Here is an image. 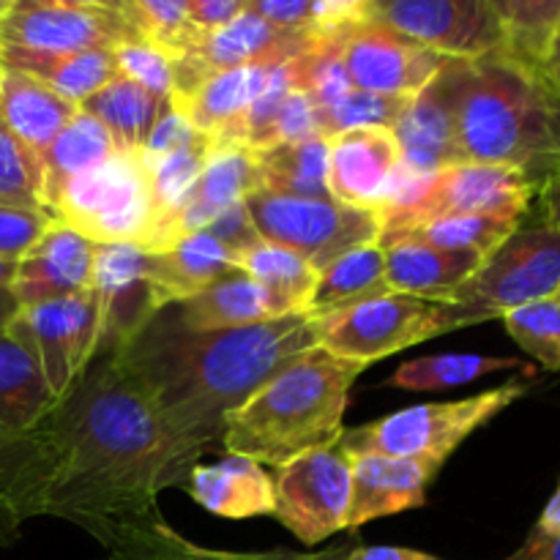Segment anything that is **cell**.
<instances>
[{
  "label": "cell",
  "mask_w": 560,
  "mask_h": 560,
  "mask_svg": "<svg viewBox=\"0 0 560 560\" xmlns=\"http://www.w3.org/2000/svg\"><path fill=\"white\" fill-rule=\"evenodd\" d=\"M33 438L38 517L69 520L107 550L124 530L159 517V492L175 485L167 432L113 355L88 364Z\"/></svg>",
  "instance_id": "1"
},
{
  "label": "cell",
  "mask_w": 560,
  "mask_h": 560,
  "mask_svg": "<svg viewBox=\"0 0 560 560\" xmlns=\"http://www.w3.org/2000/svg\"><path fill=\"white\" fill-rule=\"evenodd\" d=\"M317 348L310 312L228 331H191L175 310L159 312L113 359L151 399L173 452V481L222 446L224 421L282 366Z\"/></svg>",
  "instance_id": "2"
},
{
  "label": "cell",
  "mask_w": 560,
  "mask_h": 560,
  "mask_svg": "<svg viewBox=\"0 0 560 560\" xmlns=\"http://www.w3.org/2000/svg\"><path fill=\"white\" fill-rule=\"evenodd\" d=\"M463 162L520 170L539 200L560 195V91L506 49L441 69Z\"/></svg>",
  "instance_id": "3"
},
{
  "label": "cell",
  "mask_w": 560,
  "mask_h": 560,
  "mask_svg": "<svg viewBox=\"0 0 560 560\" xmlns=\"http://www.w3.org/2000/svg\"><path fill=\"white\" fill-rule=\"evenodd\" d=\"M364 370L366 364L339 359L320 345L306 350L228 416L222 448L282 468L301 454L334 446L342 441L350 388Z\"/></svg>",
  "instance_id": "4"
},
{
  "label": "cell",
  "mask_w": 560,
  "mask_h": 560,
  "mask_svg": "<svg viewBox=\"0 0 560 560\" xmlns=\"http://www.w3.org/2000/svg\"><path fill=\"white\" fill-rule=\"evenodd\" d=\"M536 200V186L520 170L501 164L459 162L432 175L399 167L381 211V241L443 217H487L520 224Z\"/></svg>",
  "instance_id": "5"
},
{
  "label": "cell",
  "mask_w": 560,
  "mask_h": 560,
  "mask_svg": "<svg viewBox=\"0 0 560 560\" xmlns=\"http://www.w3.org/2000/svg\"><path fill=\"white\" fill-rule=\"evenodd\" d=\"M487 323L485 315L448 301L416 299L405 293L372 295L348 310L317 317V345L339 359L375 364L427 339L443 337L457 328Z\"/></svg>",
  "instance_id": "6"
},
{
  "label": "cell",
  "mask_w": 560,
  "mask_h": 560,
  "mask_svg": "<svg viewBox=\"0 0 560 560\" xmlns=\"http://www.w3.org/2000/svg\"><path fill=\"white\" fill-rule=\"evenodd\" d=\"M525 383L512 381L506 386L454 399V402H427L383 416L372 424L345 430L339 446L348 454L375 452L386 457L424 459L441 468L448 454L457 452L465 438L495 419L498 413L525 397Z\"/></svg>",
  "instance_id": "7"
},
{
  "label": "cell",
  "mask_w": 560,
  "mask_h": 560,
  "mask_svg": "<svg viewBox=\"0 0 560 560\" xmlns=\"http://www.w3.org/2000/svg\"><path fill=\"white\" fill-rule=\"evenodd\" d=\"M60 224L93 244H129L148 252L153 235V206L140 156L115 153L60 189L49 202Z\"/></svg>",
  "instance_id": "8"
},
{
  "label": "cell",
  "mask_w": 560,
  "mask_h": 560,
  "mask_svg": "<svg viewBox=\"0 0 560 560\" xmlns=\"http://www.w3.org/2000/svg\"><path fill=\"white\" fill-rule=\"evenodd\" d=\"M244 206L262 241L295 252L317 271L331 266L345 252L377 244L383 235L381 213L345 206L334 197L317 200L252 191Z\"/></svg>",
  "instance_id": "9"
},
{
  "label": "cell",
  "mask_w": 560,
  "mask_h": 560,
  "mask_svg": "<svg viewBox=\"0 0 560 560\" xmlns=\"http://www.w3.org/2000/svg\"><path fill=\"white\" fill-rule=\"evenodd\" d=\"M560 284V224L558 217L517 228L479 271L457 288L448 304L468 306L487 320L509 315L520 306L556 295Z\"/></svg>",
  "instance_id": "10"
},
{
  "label": "cell",
  "mask_w": 560,
  "mask_h": 560,
  "mask_svg": "<svg viewBox=\"0 0 560 560\" xmlns=\"http://www.w3.org/2000/svg\"><path fill=\"white\" fill-rule=\"evenodd\" d=\"M140 42L115 0H0V47L85 52Z\"/></svg>",
  "instance_id": "11"
},
{
  "label": "cell",
  "mask_w": 560,
  "mask_h": 560,
  "mask_svg": "<svg viewBox=\"0 0 560 560\" xmlns=\"http://www.w3.org/2000/svg\"><path fill=\"white\" fill-rule=\"evenodd\" d=\"M5 331L31 350L47 377L49 392L60 402L96 359L102 342V304L91 288L69 299L22 306Z\"/></svg>",
  "instance_id": "12"
},
{
  "label": "cell",
  "mask_w": 560,
  "mask_h": 560,
  "mask_svg": "<svg viewBox=\"0 0 560 560\" xmlns=\"http://www.w3.org/2000/svg\"><path fill=\"white\" fill-rule=\"evenodd\" d=\"M273 517L306 547L323 545L348 525L350 457L339 443L315 448L273 476Z\"/></svg>",
  "instance_id": "13"
},
{
  "label": "cell",
  "mask_w": 560,
  "mask_h": 560,
  "mask_svg": "<svg viewBox=\"0 0 560 560\" xmlns=\"http://www.w3.org/2000/svg\"><path fill=\"white\" fill-rule=\"evenodd\" d=\"M370 20L446 60H476L503 49V25L492 0H370Z\"/></svg>",
  "instance_id": "14"
},
{
  "label": "cell",
  "mask_w": 560,
  "mask_h": 560,
  "mask_svg": "<svg viewBox=\"0 0 560 560\" xmlns=\"http://www.w3.org/2000/svg\"><path fill=\"white\" fill-rule=\"evenodd\" d=\"M339 58L355 91L397 98H413L446 63V58L375 20L342 33Z\"/></svg>",
  "instance_id": "15"
},
{
  "label": "cell",
  "mask_w": 560,
  "mask_h": 560,
  "mask_svg": "<svg viewBox=\"0 0 560 560\" xmlns=\"http://www.w3.org/2000/svg\"><path fill=\"white\" fill-rule=\"evenodd\" d=\"M317 38L323 36L279 31L271 22L262 20L260 14H255L249 9V0H246L244 14L235 16L222 31L200 36L184 58L173 60V98H186L202 82L211 80L213 74H222V71L260 63V60L299 58Z\"/></svg>",
  "instance_id": "16"
},
{
  "label": "cell",
  "mask_w": 560,
  "mask_h": 560,
  "mask_svg": "<svg viewBox=\"0 0 560 560\" xmlns=\"http://www.w3.org/2000/svg\"><path fill=\"white\" fill-rule=\"evenodd\" d=\"M93 290L102 304V342L96 355L118 353L159 315L148 279V252L140 246L96 244Z\"/></svg>",
  "instance_id": "17"
},
{
  "label": "cell",
  "mask_w": 560,
  "mask_h": 560,
  "mask_svg": "<svg viewBox=\"0 0 560 560\" xmlns=\"http://www.w3.org/2000/svg\"><path fill=\"white\" fill-rule=\"evenodd\" d=\"M402 156L392 129L370 126L328 140V195L345 206L381 213Z\"/></svg>",
  "instance_id": "18"
},
{
  "label": "cell",
  "mask_w": 560,
  "mask_h": 560,
  "mask_svg": "<svg viewBox=\"0 0 560 560\" xmlns=\"http://www.w3.org/2000/svg\"><path fill=\"white\" fill-rule=\"evenodd\" d=\"M93 257H96L93 241L55 222L33 244V249L16 260L11 293L16 295L20 306H36L91 290Z\"/></svg>",
  "instance_id": "19"
},
{
  "label": "cell",
  "mask_w": 560,
  "mask_h": 560,
  "mask_svg": "<svg viewBox=\"0 0 560 560\" xmlns=\"http://www.w3.org/2000/svg\"><path fill=\"white\" fill-rule=\"evenodd\" d=\"M350 457V506L345 530H359L372 520L424 506L427 487L435 479L438 465L424 459L386 457L361 452Z\"/></svg>",
  "instance_id": "20"
},
{
  "label": "cell",
  "mask_w": 560,
  "mask_h": 560,
  "mask_svg": "<svg viewBox=\"0 0 560 560\" xmlns=\"http://www.w3.org/2000/svg\"><path fill=\"white\" fill-rule=\"evenodd\" d=\"M252 191H260L255 153L244 145H217L197 184L191 186L189 197L180 206L178 217L170 224L167 246L206 230L228 208L244 202Z\"/></svg>",
  "instance_id": "21"
},
{
  "label": "cell",
  "mask_w": 560,
  "mask_h": 560,
  "mask_svg": "<svg viewBox=\"0 0 560 560\" xmlns=\"http://www.w3.org/2000/svg\"><path fill=\"white\" fill-rule=\"evenodd\" d=\"M392 131L399 145L402 167L410 173L432 175L463 162L457 151V135H454L452 98H448L441 71L430 85L421 88L410 98L402 118Z\"/></svg>",
  "instance_id": "22"
},
{
  "label": "cell",
  "mask_w": 560,
  "mask_h": 560,
  "mask_svg": "<svg viewBox=\"0 0 560 560\" xmlns=\"http://www.w3.org/2000/svg\"><path fill=\"white\" fill-rule=\"evenodd\" d=\"M277 63L282 60H260V63L213 74L195 93L186 98H170V104L217 145H233L241 120L262 93L268 74Z\"/></svg>",
  "instance_id": "23"
},
{
  "label": "cell",
  "mask_w": 560,
  "mask_h": 560,
  "mask_svg": "<svg viewBox=\"0 0 560 560\" xmlns=\"http://www.w3.org/2000/svg\"><path fill=\"white\" fill-rule=\"evenodd\" d=\"M238 268V257L208 233H191L164 252H148V279L159 312L178 306Z\"/></svg>",
  "instance_id": "24"
},
{
  "label": "cell",
  "mask_w": 560,
  "mask_h": 560,
  "mask_svg": "<svg viewBox=\"0 0 560 560\" xmlns=\"http://www.w3.org/2000/svg\"><path fill=\"white\" fill-rule=\"evenodd\" d=\"M381 246L386 252L388 290L430 301L452 299L487 260L476 252L435 249L413 238H386Z\"/></svg>",
  "instance_id": "25"
},
{
  "label": "cell",
  "mask_w": 560,
  "mask_h": 560,
  "mask_svg": "<svg viewBox=\"0 0 560 560\" xmlns=\"http://www.w3.org/2000/svg\"><path fill=\"white\" fill-rule=\"evenodd\" d=\"M173 310L178 320L191 331H228V328L257 326V323L277 320V317L295 312L288 301L257 284L241 268L224 273L211 288Z\"/></svg>",
  "instance_id": "26"
},
{
  "label": "cell",
  "mask_w": 560,
  "mask_h": 560,
  "mask_svg": "<svg viewBox=\"0 0 560 560\" xmlns=\"http://www.w3.org/2000/svg\"><path fill=\"white\" fill-rule=\"evenodd\" d=\"M186 492L211 514L230 520L273 514V481L260 463L228 454L219 465H195L184 481Z\"/></svg>",
  "instance_id": "27"
},
{
  "label": "cell",
  "mask_w": 560,
  "mask_h": 560,
  "mask_svg": "<svg viewBox=\"0 0 560 560\" xmlns=\"http://www.w3.org/2000/svg\"><path fill=\"white\" fill-rule=\"evenodd\" d=\"M80 107L33 80L31 74L0 66V124L42 156Z\"/></svg>",
  "instance_id": "28"
},
{
  "label": "cell",
  "mask_w": 560,
  "mask_h": 560,
  "mask_svg": "<svg viewBox=\"0 0 560 560\" xmlns=\"http://www.w3.org/2000/svg\"><path fill=\"white\" fill-rule=\"evenodd\" d=\"M0 66L31 74L33 80L52 88L58 96L80 107L85 98L102 91L118 77L113 49H85V52H31V49L0 47Z\"/></svg>",
  "instance_id": "29"
},
{
  "label": "cell",
  "mask_w": 560,
  "mask_h": 560,
  "mask_svg": "<svg viewBox=\"0 0 560 560\" xmlns=\"http://www.w3.org/2000/svg\"><path fill=\"white\" fill-rule=\"evenodd\" d=\"M342 547L320 552H290V550H268V552H233L217 550V547H202L180 536L170 528L164 517L148 520L124 530L104 560H345Z\"/></svg>",
  "instance_id": "30"
},
{
  "label": "cell",
  "mask_w": 560,
  "mask_h": 560,
  "mask_svg": "<svg viewBox=\"0 0 560 560\" xmlns=\"http://www.w3.org/2000/svg\"><path fill=\"white\" fill-rule=\"evenodd\" d=\"M58 405L31 350L9 331L0 334V430L31 432Z\"/></svg>",
  "instance_id": "31"
},
{
  "label": "cell",
  "mask_w": 560,
  "mask_h": 560,
  "mask_svg": "<svg viewBox=\"0 0 560 560\" xmlns=\"http://www.w3.org/2000/svg\"><path fill=\"white\" fill-rule=\"evenodd\" d=\"M162 104L153 93L140 88L126 77H115L109 85L93 93L80 104L82 113L93 115L115 142V151L126 156H140L145 151L151 131L156 126Z\"/></svg>",
  "instance_id": "32"
},
{
  "label": "cell",
  "mask_w": 560,
  "mask_h": 560,
  "mask_svg": "<svg viewBox=\"0 0 560 560\" xmlns=\"http://www.w3.org/2000/svg\"><path fill=\"white\" fill-rule=\"evenodd\" d=\"M381 293H388V279L386 252L377 241V244L345 252L331 266L323 268L320 282H317V290L306 312L315 317H326L331 312L348 310V306Z\"/></svg>",
  "instance_id": "33"
},
{
  "label": "cell",
  "mask_w": 560,
  "mask_h": 560,
  "mask_svg": "<svg viewBox=\"0 0 560 560\" xmlns=\"http://www.w3.org/2000/svg\"><path fill=\"white\" fill-rule=\"evenodd\" d=\"M115 142L109 131L98 124L93 115L77 113L69 124L63 126L52 145L42 153L44 164V195H47V208L55 197L60 195L66 184L85 175L88 170L98 167L107 159L115 156Z\"/></svg>",
  "instance_id": "34"
},
{
  "label": "cell",
  "mask_w": 560,
  "mask_h": 560,
  "mask_svg": "<svg viewBox=\"0 0 560 560\" xmlns=\"http://www.w3.org/2000/svg\"><path fill=\"white\" fill-rule=\"evenodd\" d=\"M260 191L284 197H331L328 195V140L284 142L255 153Z\"/></svg>",
  "instance_id": "35"
},
{
  "label": "cell",
  "mask_w": 560,
  "mask_h": 560,
  "mask_svg": "<svg viewBox=\"0 0 560 560\" xmlns=\"http://www.w3.org/2000/svg\"><path fill=\"white\" fill-rule=\"evenodd\" d=\"M238 268L249 273L257 284L288 301L295 312H304L310 306L317 282H320V271L310 260L284 246L268 244V241L244 252L238 257Z\"/></svg>",
  "instance_id": "36"
},
{
  "label": "cell",
  "mask_w": 560,
  "mask_h": 560,
  "mask_svg": "<svg viewBox=\"0 0 560 560\" xmlns=\"http://www.w3.org/2000/svg\"><path fill=\"white\" fill-rule=\"evenodd\" d=\"M503 25V49L545 69L560 27V0H492Z\"/></svg>",
  "instance_id": "37"
},
{
  "label": "cell",
  "mask_w": 560,
  "mask_h": 560,
  "mask_svg": "<svg viewBox=\"0 0 560 560\" xmlns=\"http://www.w3.org/2000/svg\"><path fill=\"white\" fill-rule=\"evenodd\" d=\"M115 5L135 36L170 60L184 58L200 38L189 22V0H115Z\"/></svg>",
  "instance_id": "38"
},
{
  "label": "cell",
  "mask_w": 560,
  "mask_h": 560,
  "mask_svg": "<svg viewBox=\"0 0 560 560\" xmlns=\"http://www.w3.org/2000/svg\"><path fill=\"white\" fill-rule=\"evenodd\" d=\"M503 370L534 372V366H525L520 359H490V355L476 353L427 355V359H416L399 366L388 377V386L405 388V392H438V388L465 386V383H474L479 377Z\"/></svg>",
  "instance_id": "39"
},
{
  "label": "cell",
  "mask_w": 560,
  "mask_h": 560,
  "mask_svg": "<svg viewBox=\"0 0 560 560\" xmlns=\"http://www.w3.org/2000/svg\"><path fill=\"white\" fill-rule=\"evenodd\" d=\"M517 228V222H501V219L487 217H443L430 224H421L410 233L392 235V238H413L427 246H435V249L476 252L481 257H490Z\"/></svg>",
  "instance_id": "40"
},
{
  "label": "cell",
  "mask_w": 560,
  "mask_h": 560,
  "mask_svg": "<svg viewBox=\"0 0 560 560\" xmlns=\"http://www.w3.org/2000/svg\"><path fill=\"white\" fill-rule=\"evenodd\" d=\"M0 206L49 211L42 156L0 124ZM55 217V213H52Z\"/></svg>",
  "instance_id": "41"
},
{
  "label": "cell",
  "mask_w": 560,
  "mask_h": 560,
  "mask_svg": "<svg viewBox=\"0 0 560 560\" xmlns=\"http://www.w3.org/2000/svg\"><path fill=\"white\" fill-rule=\"evenodd\" d=\"M509 337L539 361L545 370H560V306L552 299L520 306L501 317Z\"/></svg>",
  "instance_id": "42"
},
{
  "label": "cell",
  "mask_w": 560,
  "mask_h": 560,
  "mask_svg": "<svg viewBox=\"0 0 560 560\" xmlns=\"http://www.w3.org/2000/svg\"><path fill=\"white\" fill-rule=\"evenodd\" d=\"M410 104V98H397V96H375V93L364 91H350L348 96L339 104H334L331 109L317 115V124H320V137L323 140H334V137L345 135V131L353 129H370V126H381V129H394L397 120L402 118L405 107Z\"/></svg>",
  "instance_id": "43"
},
{
  "label": "cell",
  "mask_w": 560,
  "mask_h": 560,
  "mask_svg": "<svg viewBox=\"0 0 560 560\" xmlns=\"http://www.w3.org/2000/svg\"><path fill=\"white\" fill-rule=\"evenodd\" d=\"M27 465V432L0 430V545H11L20 536L22 485Z\"/></svg>",
  "instance_id": "44"
},
{
  "label": "cell",
  "mask_w": 560,
  "mask_h": 560,
  "mask_svg": "<svg viewBox=\"0 0 560 560\" xmlns=\"http://www.w3.org/2000/svg\"><path fill=\"white\" fill-rule=\"evenodd\" d=\"M115 66L118 74L126 80L137 82L145 88L148 93L159 98V102H170L175 91V77H173V60L167 55L156 52L153 47L142 42H124L113 49Z\"/></svg>",
  "instance_id": "45"
},
{
  "label": "cell",
  "mask_w": 560,
  "mask_h": 560,
  "mask_svg": "<svg viewBox=\"0 0 560 560\" xmlns=\"http://www.w3.org/2000/svg\"><path fill=\"white\" fill-rule=\"evenodd\" d=\"M55 222L58 219L52 217V211L0 206V257L20 260Z\"/></svg>",
  "instance_id": "46"
},
{
  "label": "cell",
  "mask_w": 560,
  "mask_h": 560,
  "mask_svg": "<svg viewBox=\"0 0 560 560\" xmlns=\"http://www.w3.org/2000/svg\"><path fill=\"white\" fill-rule=\"evenodd\" d=\"M315 137H320V124H317L315 104H312V98L306 96L304 91L293 88V91L288 93V98H284L277 120H273L266 148L284 145V142L315 140ZM266 148H262V151H266Z\"/></svg>",
  "instance_id": "47"
},
{
  "label": "cell",
  "mask_w": 560,
  "mask_h": 560,
  "mask_svg": "<svg viewBox=\"0 0 560 560\" xmlns=\"http://www.w3.org/2000/svg\"><path fill=\"white\" fill-rule=\"evenodd\" d=\"M200 233H208L211 238H217L219 244L228 246L235 257H241L244 252L255 249L257 244H262L260 233H257V228L252 224V217L249 211H246L244 202L228 208L217 222H211L206 230H200Z\"/></svg>",
  "instance_id": "48"
},
{
  "label": "cell",
  "mask_w": 560,
  "mask_h": 560,
  "mask_svg": "<svg viewBox=\"0 0 560 560\" xmlns=\"http://www.w3.org/2000/svg\"><path fill=\"white\" fill-rule=\"evenodd\" d=\"M246 11V0H189V22L200 36L222 31Z\"/></svg>",
  "instance_id": "49"
},
{
  "label": "cell",
  "mask_w": 560,
  "mask_h": 560,
  "mask_svg": "<svg viewBox=\"0 0 560 560\" xmlns=\"http://www.w3.org/2000/svg\"><path fill=\"white\" fill-rule=\"evenodd\" d=\"M345 560H443L430 552L405 550V547H359L345 552Z\"/></svg>",
  "instance_id": "50"
},
{
  "label": "cell",
  "mask_w": 560,
  "mask_h": 560,
  "mask_svg": "<svg viewBox=\"0 0 560 560\" xmlns=\"http://www.w3.org/2000/svg\"><path fill=\"white\" fill-rule=\"evenodd\" d=\"M503 560H560V536L558 539H539V536H528L517 552H512Z\"/></svg>",
  "instance_id": "51"
},
{
  "label": "cell",
  "mask_w": 560,
  "mask_h": 560,
  "mask_svg": "<svg viewBox=\"0 0 560 560\" xmlns=\"http://www.w3.org/2000/svg\"><path fill=\"white\" fill-rule=\"evenodd\" d=\"M530 536H539V539H558L560 536V485L556 495H552L550 503H547L539 523H536V528L530 530Z\"/></svg>",
  "instance_id": "52"
},
{
  "label": "cell",
  "mask_w": 560,
  "mask_h": 560,
  "mask_svg": "<svg viewBox=\"0 0 560 560\" xmlns=\"http://www.w3.org/2000/svg\"><path fill=\"white\" fill-rule=\"evenodd\" d=\"M20 310H22L20 301H16V295L11 293V288H0V334L11 326V320L20 315Z\"/></svg>",
  "instance_id": "53"
},
{
  "label": "cell",
  "mask_w": 560,
  "mask_h": 560,
  "mask_svg": "<svg viewBox=\"0 0 560 560\" xmlns=\"http://www.w3.org/2000/svg\"><path fill=\"white\" fill-rule=\"evenodd\" d=\"M545 71H547V77H550V82H552V85H556L558 91H560V27H558V36H556V42H552V49H550V55H547Z\"/></svg>",
  "instance_id": "54"
},
{
  "label": "cell",
  "mask_w": 560,
  "mask_h": 560,
  "mask_svg": "<svg viewBox=\"0 0 560 560\" xmlns=\"http://www.w3.org/2000/svg\"><path fill=\"white\" fill-rule=\"evenodd\" d=\"M16 273V260H9V257H0V288H11Z\"/></svg>",
  "instance_id": "55"
},
{
  "label": "cell",
  "mask_w": 560,
  "mask_h": 560,
  "mask_svg": "<svg viewBox=\"0 0 560 560\" xmlns=\"http://www.w3.org/2000/svg\"><path fill=\"white\" fill-rule=\"evenodd\" d=\"M552 301H556V304L560 306V284H558V290H556V295H552Z\"/></svg>",
  "instance_id": "56"
},
{
  "label": "cell",
  "mask_w": 560,
  "mask_h": 560,
  "mask_svg": "<svg viewBox=\"0 0 560 560\" xmlns=\"http://www.w3.org/2000/svg\"><path fill=\"white\" fill-rule=\"evenodd\" d=\"M558 224H560V217H558Z\"/></svg>",
  "instance_id": "57"
}]
</instances>
